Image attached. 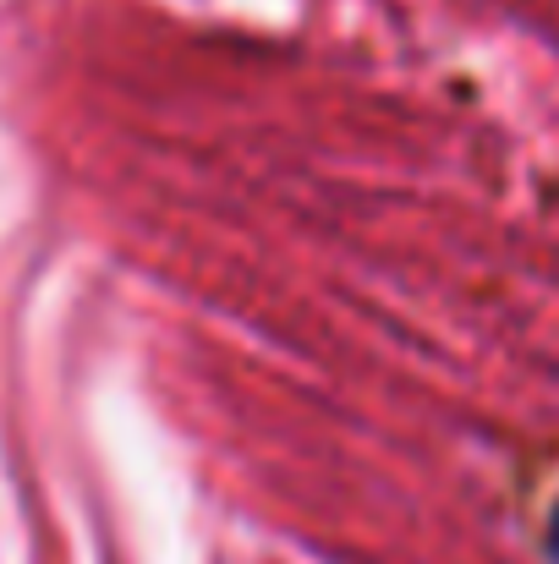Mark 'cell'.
Listing matches in <instances>:
<instances>
[{
	"instance_id": "1",
	"label": "cell",
	"mask_w": 559,
	"mask_h": 564,
	"mask_svg": "<svg viewBox=\"0 0 559 564\" xmlns=\"http://www.w3.org/2000/svg\"><path fill=\"white\" fill-rule=\"evenodd\" d=\"M549 564H559V505H555V516H549Z\"/></svg>"
}]
</instances>
